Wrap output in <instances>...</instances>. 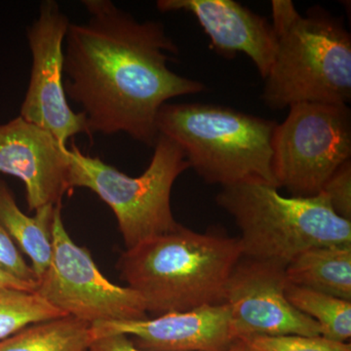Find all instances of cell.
Wrapping results in <instances>:
<instances>
[{"instance_id":"1","label":"cell","mask_w":351,"mask_h":351,"mask_svg":"<svg viewBox=\"0 0 351 351\" xmlns=\"http://www.w3.org/2000/svg\"><path fill=\"white\" fill-rule=\"evenodd\" d=\"M82 3L89 19L71 23L64 38L66 98L82 108L91 135L125 133L154 147L161 107L205 85L171 71L179 49L160 22H138L110 0Z\"/></svg>"},{"instance_id":"2","label":"cell","mask_w":351,"mask_h":351,"mask_svg":"<svg viewBox=\"0 0 351 351\" xmlns=\"http://www.w3.org/2000/svg\"><path fill=\"white\" fill-rule=\"evenodd\" d=\"M242 258L239 239L179 225L121 254L120 278L159 316L225 304L226 284Z\"/></svg>"},{"instance_id":"3","label":"cell","mask_w":351,"mask_h":351,"mask_svg":"<svg viewBox=\"0 0 351 351\" xmlns=\"http://www.w3.org/2000/svg\"><path fill=\"white\" fill-rule=\"evenodd\" d=\"M277 46L262 100L271 110L301 103L348 105L351 36L341 18L313 6L302 15L290 0L271 1Z\"/></svg>"},{"instance_id":"4","label":"cell","mask_w":351,"mask_h":351,"mask_svg":"<svg viewBox=\"0 0 351 351\" xmlns=\"http://www.w3.org/2000/svg\"><path fill=\"white\" fill-rule=\"evenodd\" d=\"M276 186L251 178L223 186L216 201L239 226L242 257L286 267L302 252L351 246V221L341 218L323 191L285 197Z\"/></svg>"},{"instance_id":"5","label":"cell","mask_w":351,"mask_h":351,"mask_svg":"<svg viewBox=\"0 0 351 351\" xmlns=\"http://www.w3.org/2000/svg\"><path fill=\"white\" fill-rule=\"evenodd\" d=\"M277 123L210 104H165L156 117L158 135L181 147L189 168L211 184L261 179L274 184L272 138Z\"/></svg>"},{"instance_id":"6","label":"cell","mask_w":351,"mask_h":351,"mask_svg":"<svg viewBox=\"0 0 351 351\" xmlns=\"http://www.w3.org/2000/svg\"><path fill=\"white\" fill-rule=\"evenodd\" d=\"M149 167L138 177L120 172L99 157L85 156L73 144L71 186L96 193L110 206L119 223L126 250L174 230L171 191L189 164L181 147L158 135Z\"/></svg>"},{"instance_id":"7","label":"cell","mask_w":351,"mask_h":351,"mask_svg":"<svg viewBox=\"0 0 351 351\" xmlns=\"http://www.w3.org/2000/svg\"><path fill=\"white\" fill-rule=\"evenodd\" d=\"M272 167L278 188L297 197L319 195L335 173L350 161L351 112L348 105L291 106L272 138Z\"/></svg>"},{"instance_id":"8","label":"cell","mask_w":351,"mask_h":351,"mask_svg":"<svg viewBox=\"0 0 351 351\" xmlns=\"http://www.w3.org/2000/svg\"><path fill=\"white\" fill-rule=\"evenodd\" d=\"M34 293L66 315L91 325L147 318L141 295L128 286L110 282L89 250L73 241L64 226L62 206L55 211L52 260Z\"/></svg>"},{"instance_id":"9","label":"cell","mask_w":351,"mask_h":351,"mask_svg":"<svg viewBox=\"0 0 351 351\" xmlns=\"http://www.w3.org/2000/svg\"><path fill=\"white\" fill-rule=\"evenodd\" d=\"M69 24L57 2H41L38 17L27 27L32 64L20 110L21 117L49 132L64 147L77 134L92 136L84 113L71 110L64 92V43Z\"/></svg>"},{"instance_id":"10","label":"cell","mask_w":351,"mask_h":351,"mask_svg":"<svg viewBox=\"0 0 351 351\" xmlns=\"http://www.w3.org/2000/svg\"><path fill=\"white\" fill-rule=\"evenodd\" d=\"M285 267L242 257L226 284L233 339L321 336L317 323L291 304Z\"/></svg>"},{"instance_id":"11","label":"cell","mask_w":351,"mask_h":351,"mask_svg":"<svg viewBox=\"0 0 351 351\" xmlns=\"http://www.w3.org/2000/svg\"><path fill=\"white\" fill-rule=\"evenodd\" d=\"M73 152L40 127L18 117L0 125V174L24 182L29 212L62 206L71 195Z\"/></svg>"},{"instance_id":"12","label":"cell","mask_w":351,"mask_h":351,"mask_svg":"<svg viewBox=\"0 0 351 351\" xmlns=\"http://www.w3.org/2000/svg\"><path fill=\"white\" fill-rule=\"evenodd\" d=\"M92 330L95 339L112 334L131 336L136 348L145 351H226L235 341L226 304L152 319L98 322Z\"/></svg>"},{"instance_id":"13","label":"cell","mask_w":351,"mask_h":351,"mask_svg":"<svg viewBox=\"0 0 351 351\" xmlns=\"http://www.w3.org/2000/svg\"><path fill=\"white\" fill-rule=\"evenodd\" d=\"M160 12L189 13L211 40L210 48L226 59L247 55L263 80L274 56L277 39L271 23L233 0H159Z\"/></svg>"},{"instance_id":"14","label":"cell","mask_w":351,"mask_h":351,"mask_svg":"<svg viewBox=\"0 0 351 351\" xmlns=\"http://www.w3.org/2000/svg\"><path fill=\"white\" fill-rule=\"evenodd\" d=\"M56 208L45 205L34 211V216H27L21 211L8 184L0 179V223L19 250L31 258V267L38 280L52 260Z\"/></svg>"},{"instance_id":"15","label":"cell","mask_w":351,"mask_h":351,"mask_svg":"<svg viewBox=\"0 0 351 351\" xmlns=\"http://www.w3.org/2000/svg\"><path fill=\"white\" fill-rule=\"evenodd\" d=\"M288 282L351 302V246L314 247L285 267Z\"/></svg>"},{"instance_id":"16","label":"cell","mask_w":351,"mask_h":351,"mask_svg":"<svg viewBox=\"0 0 351 351\" xmlns=\"http://www.w3.org/2000/svg\"><path fill=\"white\" fill-rule=\"evenodd\" d=\"M92 325L64 316L36 323L0 341V351H91Z\"/></svg>"},{"instance_id":"17","label":"cell","mask_w":351,"mask_h":351,"mask_svg":"<svg viewBox=\"0 0 351 351\" xmlns=\"http://www.w3.org/2000/svg\"><path fill=\"white\" fill-rule=\"evenodd\" d=\"M286 295L293 306L317 323L323 338L348 343L351 337V302L290 283Z\"/></svg>"},{"instance_id":"18","label":"cell","mask_w":351,"mask_h":351,"mask_svg":"<svg viewBox=\"0 0 351 351\" xmlns=\"http://www.w3.org/2000/svg\"><path fill=\"white\" fill-rule=\"evenodd\" d=\"M64 316L68 315L36 293L0 287V341L29 325Z\"/></svg>"},{"instance_id":"19","label":"cell","mask_w":351,"mask_h":351,"mask_svg":"<svg viewBox=\"0 0 351 351\" xmlns=\"http://www.w3.org/2000/svg\"><path fill=\"white\" fill-rule=\"evenodd\" d=\"M257 351H351L350 343H338L318 337H256L246 339Z\"/></svg>"},{"instance_id":"20","label":"cell","mask_w":351,"mask_h":351,"mask_svg":"<svg viewBox=\"0 0 351 351\" xmlns=\"http://www.w3.org/2000/svg\"><path fill=\"white\" fill-rule=\"evenodd\" d=\"M0 269L36 288L38 277L0 223Z\"/></svg>"},{"instance_id":"21","label":"cell","mask_w":351,"mask_h":351,"mask_svg":"<svg viewBox=\"0 0 351 351\" xmlns=\"http://www.w3.org/2000/svg\"><path fill=\"white\" fill-rule=\"evenodd\" d=\"M323 193L341 218L351 221V161L343 164L325 184Z\"/></svg>"},{"instance_id":"22","label":"cell","mask_w":351,"mask_h":351,"mask_svg":"<svg viewBox=\"0 0 351 351\" xmlns=\"http://www.w3.org/2000/svg\"><path fill=\"white\" fill-rule=\"evenodd\" d=\"M91 351H145L136 348L128 336L122 334L107 335L95 339Z\"/></svg>"},{"instance_id":"23","label":"cell","mask_w":351,"mask_h":351,"mask_svg":"<svg viewBox=\"0 0 351 351\" xmlns=\"http://www.w3.org/2000/svg\"><path fill=\"white\" fill-rule=\"evenodd\" d=\"M0 287L17 289V290L27 291V292H34L36 291L34 286L23 282V281L6 274L1 269H0Z\"/></svg>"},{"instance_id":"24","label":"cell","mask_w":351,"mask_h":351,"mask_svg":"<svg viewBox=\"0 0 351 351\" xmlns=\"http://www.w3.org/2000/svg\"><path fill=\"white\" fill-rule=\"evenodd\" d=\"M226 351H257L246 339H237Z\"/></svg>"}]
</instances>
